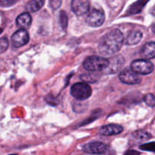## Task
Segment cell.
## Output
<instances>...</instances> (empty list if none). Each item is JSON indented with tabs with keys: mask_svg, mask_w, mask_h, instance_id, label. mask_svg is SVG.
<instances>
[{
	"mask_svg": "<svg viewBox=\"0 0 155 155\" xmlns=\"http://www.w3.org/2000/svg\"><path fill=\"white\" fill-rule=\"evenodd\" d=\"M144 59H152L155 58V42H147L142 47L140 53Z\"/></svg>",
	"mask_w": 155,
	"mask_h": 155,
	"instance_id": "12",
	"label": "cell"
},
{
	"mask_svg": "<svg viewBox=\"0 0 155 155\" xmlns=\"http://www.w3.org/2000/svg\"><path fill=\"white\" fill-rule=\"evenodd\" d=\"M83 151L88 154H101L107 150V145L103 142H92L86 144L83 146Z\"/></svg>",
	"mask_w": 155,
	"mask_h": 155,
	"instance_id": "9",
	"label": "cell"
},
{
	"mask_svg": "<svg viewBox=\"0 0 155 155\" xmlns=\"http://www.w3.org/2000/svg\"><path fill=\"white\" fill-rule=\"evenodd\" d=\"M44 0H31L27 5V10L30 12H35L42 8L44 5Z\"/></svg>",
	"mask_w": 155,
	"mask_h": 155,
	"instance_id": "15",
	"label": "cell"
},
{
	"mask_svg": "<svg viewBox=\"0 0 155 155\" xmlns=\"http://www.w3.org/2000/svg\"><path fill=\"white\" fill-rule=\"evenodd\" d=\"M119 78L122 83L129 85L139 84L142 81V79L138 75V74L134 72L132 69H128V68L121 71L119 75Z\"/></svg>",
	"mask_w": 155,
	"mask_h": 155,
	"instance_id": "6",
	"label": "cell"
},
{
	"mask_svg": "<svg viewBox=\"0 0 155 155\" xmlns=\"http://www.w3.org/2000/svg\"><path fill=\"white\" fill-rule=\"evenodd\" d=\"M8 48V41L7 38L3 37L0 39V53H3Z\"/></svg>",
	"mask_w": 155,
	"mask_h": 155,
	"instance_id": "20",
	"label": "cell"
},
{
	"mask_svg": "<svg viewBox=\"0 0 155 155\" xmlns=\"http://www.w3.org/2000/svg\"><path fill=\"white\" fill-rule=\"evenodd\" d=\"M109 60L100 56H90L83 62V67L89 72H99L104 71L108 67Z\"/></svg>",
	"mask_w": 155,
	"mask_h": 155,
	"instance_id": "2",
	"label": "cell"
},
{
	"mask_svg": "<svg viewBox=\"0 0 155 155\" xmlns=\"http://www.w3.org/2000/svg\"><path fill=\"white\" fill-rule=\"evenodd\" d=\"M152 30H153V32H154V33H155V24L154 26H153V28H152Z\"/></svg>",
	"mask_w": 155,
	"mask_h": 155,
	"instance_id": "24",
	"label": "cell"
},
{
	"mask_svg": "<svg viewBox=\"0 0 155 155\" xmlns=\"http://www.w3.org/2000/svg\"><path fill=\"white\" fill-rule=\"evenodd\" d=\"M61 4V0H50L51 7L54 9L58 8Z\"/></svg>",
	"mask_w": 155,
	"mask_h": 155,
	"instance_id": "23",
	"label": "cell"
},
{
	"mask_svg": "<svg viewBox=\"0 0 155 155\" xmlns=\"http://www.w3.org/2000/svg\"><path fill=\"white\" fill-rule=\"evenodd\" d=\"M131 69L138 74L147 75L153 72L154 66L151 61L147 59H140L132 62Z\"/></svg>",
	"mask_w": 155,
	"mask_h": 155,
	"instance_id": "4",
	"label": "cell"
},
{
	"mask_svg": "<svg viewBox=\"0 0 155 155\" xmlns=\"http://www.w3.org/2000/svg\"><path fill=\"white\" fill-rule=\"evenodd\" d=\"M71 93L77 100L84 101L92 95V88L87 83H77L72 86Z\"/></svg>",
	"mask_w": 155,
	"mask_h": 155,
	"instance_id": "3",
	"label": "cell"
},
{
	"mask_svg": "<svg viewBox=\"0 0 155 155\" xmlns=\"http://www.w3.org/2000/svg\"><path fill=\"white\" fill-rule=\"evenodd\" d=\"M142 36H143V34L141 31H138V30L132 31L127 36L126 39V43L129 45H136L142 40Z\"/></svg>",
	"mask_w": 155,
	"mask_h": 155,
	"instance_id": "14",
	"label": "cell"
},
{
	"mask_svg": "<svg viewBox=\"0 0 155 155\" xmlns=\"http://www.w3.org/2000/svg\"><path fill=\"white\" fill-rule=\"evenodd\" d=\"M124 130L122 126L117 124H109L101 127L99 130V133L101 135L106 136H114L121 133Z\"/></svg>",
	"mask_w": 155,
	"mask_h": 155,
	"instance_id": "11",
	"label": "cell"
},
{
	"mask_svg": "<svg viewBox=\"0 0 155 155\" xmlns=\"http://www.w3.org/2000/svg\"><path fill=\"white\" fill-rule=\"evenodd\" d=\"M100 76L98 74V72H90L89 74H85L81 75V80L83 82L87 83H95L99 79Z\"/></svg>",
	"mask_w": 155,
	"mask_h": 155,
	"instance_id": "16",
	"label": "cell"
},
{
	"mask_svg": "<svg viewBox=\"0 0 155 155\" xmlns=\"http://www.w3.org/2000/svg\"><path fill=\"white\" fill-rule=\"evenodd\" d=\"M145 2H146V0H139L137 2L134 3L133 5H131L130 9H129V13L136 14L141 12V10L142 9V7L145 5Z\"/></svg>",
	"mask_w": 155,
	"mask_h": 155,
	"instance_id": "17",
	"label": "cell"
},
{
	"mask_svg": "<svg viewBox=\"0 0 155 155\" xmlns=\"http://www.w3.org/2000/svg\"><path fill=\"white\" fill-rule=\"evenodd\" d=\"M104 19L105 17L104 12H101V10L93 8L88 14L86 18V22L91 27H98L104 24Z\"/></svg>",
	"mask_w": 155,
	"mask_h": 155,
	"instance_id": "5",
	"label": "cell"
},
{
	"mask_svg": "<svg viewBox=\"0 0 155 155\" xmlns=\"http://www.w3.org/2000/svg\"><path fill=\"white\" fill-rule=\"evenodd\" d=\"M61 17V22L62 26H63L64 28L67 27V22H68V16L65 14L64 12H61L60 15Z\"/></svg>",
	"mask_w": 155,
	"mask_h": 155,
	"instance_id": "22",
	"label": "cell"
},
{
	"mask_svg": "<svg viewBox=\"0 0 155 155\" xmlns=\"http://www.w3.org/2000/svg\"><path fill=\"white\" fill-rule=\"evenodd\" d=\"M32 18L30 15L27 12L20 15L16 19V24L18 27L21 29H27L31 25Z\"/></svg>",
	"mask_w": 155,
	"mask_h": 155,
	"instance_id": "13",
	"label": "cell"
},
{
	"mask_svg": "<svg viewBox=\"0 0 155 155\" xmlns=\"http://www.w3.org/2000/svg\"><path fill=\"white\" fill-rule=\"evenodd\" d=\"M18 2V0H0V5L3 7H9Z\"/></svg>",
	"mask_w": 155,
	"mask_h": 155,
	"instance_id": "21",
	"label": "cell"
},
{
	"mask_svg": "<svg viewBox=\"0 0 155 155\" xmlns=\"http://www.w3.org/2000/svg\"><path fill=\"white\" fill-rule=\"evenodd\" d=\"M109 64L108 67L104 70L106 71V74H114L119 71L123 66L124 63V59L122 56H115V57L111 58L108 59Z\"/></svg>",
	"mask_w": 155,
	"mask_h": 155,
	"instance_id": "10",
	"label": "cell"
},
{
	"mask_svg": "<svg viewBox=\"0 0 155 155\" xmlns=\"http://www.w3.org/2000/svg\"><path fill=\"white\" fill-rule=\"evenodd\" d=\"M144 100H145V102L146 103L147 105L150 106V107H154L155 106V96L153 94H147L144 98Z\"/></svg>",
	"mask_w": 155,
	"mask_h": 155,
	"instance_id": "19",
	"label": "cell"
},
{
	"mask_svg": "<svg viewBox=\"0 0 155 155\" xmlns=\"http://www.w3.org/2000/svg\"><path fill=\"white\" fill-rule=\"evenodd\" d=\"M30 40V36L25 29L17 30L12 36V45L15 48H21L27 45Z\"/></svg>",
	"mask_w": 155,
	"mask_h": 155,
	"instance_id": "7",
	"label": "cell"
},
{
	"mask_svg": "<svg viewBox=\"0 0 155 155\" xmlns=\"http://www.w3.org/2000/svg\"><path fill=\"white\" fill-rule=\"evenodd\" d=\"M124 37L122 32L115 29L106 33L101 39L98 45L100 53L104 55H110L118 52L124 43Z\"/></svg>",
	"mask_w": 155,
	"mask_h": 155,
	"instance_id": "1",
	"label": "cell"
},
{
	"mask_svg": "<svg viewBox=\"0 0 155 155\" xmlns=\"http://www.w3.org/2000/svg\"><path fill=\"white\" fill-rule=\"evenodd\" d=\"M71 8L77 16H82L87 13L90 8L89 0H72Z\"/></svg>",
	"mask_w": 155,
	"mask_h": 155,
	"instance_id": "8",
	"label": "cell"
},
{
	"mask_svg": "<svg viewBox=\"0 0 155 155\" xmlns=\"http://www.w3.org/2000/svg\"><path fill=\"white\" fill-rule=\"evenodd\" d=\"M9 155H18V154H9Z\"/></svg>",
	"mask_w": 155,
	"mask_h": 155,
	"instance_id": "25",
	"label": "cell"
},
{
	"mask_svg": "<svg viewBox=\"0 0 155 155\" xmlns=\"http://www.w3.org/2000/svg\"><path fill=\"white\" fill-rule=\"evenodd\" d=\"M133 136H134V138H136L137 140L142 142V141H145L149 139L150 137H151V135H150L149 133H147V132L137 131L133 134Z\"/></svg>",
	"mask_w": 155,
	"mask_h": 155,
	"instance_id": "18",
	"label": "cell"
}]
</instances>
